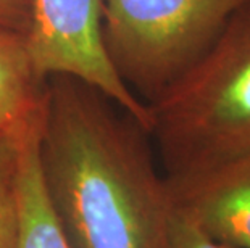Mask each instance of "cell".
<instances>
[{
    "label": "cell",
    "mask_w": 250,
    "mask_h": 248,
    "mask_svg": "<svg viewBox=\"0 0 250 248\" xmlns=\"http://www.w3.org/2000/svg\"><path fill=\"white\" fill-rule=\"evenodd\" d=\"M18 228L17 137L0 133V248H15Z\"/></svg>",
    "instance_id": "cell-8"
},
{
    "label": "cell",
    "mask_w": 250,
    "mask_h": 248,
    "mask_svg": "<svg viewBox=\"0 0 250 248\" xmlns=\"http://www.w3.org/2000/svg\"><path fill=\"white\" fill-rule=\"evenodd\" d=\"M173 208L210 239L250 248V156L167 179Z\"/></svg>",
    "instance_id": "cell-5"
},
{
    "label": "cell",
    "mask_w": 250,
    "mask_h": 248,
    "mask_svg": "<svg viewBox=\"0 0 250 248\" xmlns=\"http://www.w3.org/2000/svg\"><path fill=\"white\" fill-rule=\"evenodd\" d=\"M26 40L42 79H79L150 133L147 103L121 81L105 52L100 0H29Z\"/></svg>",
    "instance_id": "cell-4"
},
{
    "label": "cell",
    "mask_w": 250,
    "mask_h": 248,
    "mask_svg": "<svg viewBox=\"0 0 250 248\" xmlns=\"http://www.w3.org/2000/svg\"><path fill=\"white\" fill-rule=\"evenodd\" d=\"M250 0H100L107 57L127 87L150 103L208 50Z\"/></svg>",
    "instance_id": "cell-3"
},
{
    "label": "cell",
    "mask_w": 250,
    "mask_h": 248,
    "mask_svg": "<svg viewBox=\"0 0 250 248\" xmlns=\"http://www.w3.org/2000/svg\"><path fill=\"white\" fill-rule=\"evenodd\" d=\"M147 107L167 179L250 156V3Z\"/></svg>",
    "instance_id": "cell-2"
},
{
    "label": "cell",
    "mask_w": 250,
    "mask_h": 248,
    "mask_svg": "<svg viewBox=\"0 0 250 248\" xmlns=\"http://www.w3.org/2000/svg\"><path fill=\"white\" fill-rule=\"evenodd\" d=\"M29 26V0H0V28L24 33Z\"/></svg>",
    "instance_id": "cell-10"
},
{
    "label": "cell",
    "mask_w": 250,
    "mask_h": 248,
    "mask_svg": "<svg viewBox=\"0 0 250 248\" xmlns=\"http://www.w3.org/2000/svg\"><path fill=\"white\" fill-rule=\"evenodd\" d=\"M47 79L37 75L26 34L0 28V133L13 131L44 107Z\"/></svg>",
    "instance_id": "cell-7"
},
{
    "label": "cell",
    "mask_w": 250,
    "mask_h": 248,
    "mask_svg": "<svg viewBox=\"0 0 250 248\" xmlns=\"http://www.w3.org/2000/svg\"><path fill=\"white\" fill-rule=\"evenodd\" d=\"M42 116L44 107L15 128L18 203L15 248H70L42 181L39 158Z\"/></svg>",
    "instance_id": "cell-6"
},
{
    "label": "cell",
    "mask_w": 250,
    "mask_h": 248,
    "mask_svg": "<svg viewBox=\"0 0 250 248\" xmlns=\"http://www.w3.org/2000/svg\"><path fill=\"white\" fill-rule=\"evenodd\" d=\"M97 89L47 79L39 158L70 248H167L171 200L148 133Z\"/></svg>",
    "instance_id": "cell-1"
},
{
    "label": "cell",
    "mask_w": 250,
    "mask_h": 248,
    "mask_svg": "<svg viewBox=\"0 0 250 248\" xmlns=\"http://www.w3.org/2000/svg\"><path fill=\"white\" fill-rule=\"evenodd\" d=\"M167 248H229L218 244L204 234L197 226L173 208L168 226Z\"/></svg>",
    "instance_id": "cell-9"
}]
</instances>
